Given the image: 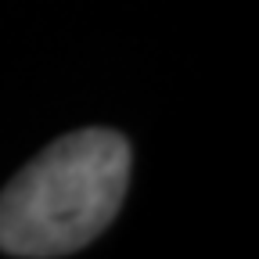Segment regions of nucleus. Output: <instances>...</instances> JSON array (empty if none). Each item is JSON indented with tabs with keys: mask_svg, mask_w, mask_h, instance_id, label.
<instances>
[{
	"mask_svg": "<svg viewBox=\"0 0 259 259\" xmlns=\"http://www.w3.org/2000/svg\"><path fill=\"white\" fill-rule=\"evenodd\" d=\"M130 187V141L87 126L44 148L0 191V252L54 259L87 248L115 220Z\"/></svg>",
	"mask_w": 259,
	"mask_h": 259,
	"instance_id": "obj_1",
	"label": "nucleus"
}]
</instances>
